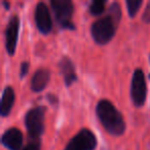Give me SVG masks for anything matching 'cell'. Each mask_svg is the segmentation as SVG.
Masks as SVG:
<instances>
[{
    "instance_id": "obj_11",
    "label": "cell",
    "mask_w": 150,
    "mask_h": 150,
    "mask_svg": "<svg viewBox=\"0 0 150 150\" xmlns=\"http://www.w3.org/2000/svg\"><path fill=\"white\" fill-rule=\"evenodd\" d=\"M50 78V73L46 68H39L35 71L31 79V90L39 93L46 88Z\"/></svg>"
},
{
    "instance_id": "obj_17",
    "label": "cell",
    "mask_w": 150,
    "mask_h": 150,
    "mask_svg": "<svg viewBox=\"0 0 150 150\" xmlns=\"http://www.w3.org/2000/svg\"><path fill=\"white\" fill-rule=\"evenodd\" d=\"M142 20H143L144 23L150 24V1L147 3V5H146V8H145V11H144V13H143Z\"/></svg>"
},
{
    "instance_id": "obj_18",
    "label": "cell",
    "mask_w": 150,
    "mask_h": 150,
    "mask_svg": "<svg viewBox=\"0 0 150 150\" xmlns=\"http://www.w3.org/2000/svg\"><path fill=\"white\" fill-rule=\"evenodd\" d=\"M28 72H29V63L28 62H23L21 64V71H20V76H21V78H24L26 76V75L28 74Z\"/></svg>"
},
{
    "instance_id": "obj_2",
    "label": "cell",
    "mask_w": 150,
    "mask_h": 150,
    "mask_svg": "<svg viewBox=\"0 0 150 150\" xmlns=\"http://www.w3.org/2000/svg\"><path fill=\"white\" fill-rule=\"evenodd\" d=\"M117 26L118 23L108 15L94 22L91 28V33L96 43L101 45L108 43L114 37Z\"/></svg>"
},
{
    "instance_id": "obj_1",
    "label": "cell",
    "mask_w": 150,
    "mask_h": 150,
    "mask_svg": "<svg viewBox=\"0 0 150 150\" xmlns=\"http://www.w3.org/2000/svg\"><path fill=\"white\" fill-rule=\"evenodd\" d=\"M96 113L99 120L109 134L113 136H121L125 132V121L122 114L117 108L106 99L98 102Z\"/></svg>"
},
{
    "instance_id": "obj_14",
    "label": "cell",
    "mask_w": 150,
    "mask_h": 150,
    "mask_svg": "<svg viewBox=\"0 0 150 150\" xmlns=\"http://www.w3.org/2000/svg\"><path fill=\"white\" fill-rule=\"evenodd\" d=\"M105 11V1L103 0H94L90 5V13L93 16H100Z\"/></svg>"
},
{
    "instance_id": "obj_7",
    "label": "cell",
    "mask_w": 150,
    "mask_h": 150,
    "mask_svg": "<svg viewBox=\"0 0 150 150\" xmlns=\"http://www.w3.org/2000/svg\"><path fill=\"white\" fill-rule=\"evenodd\" d=\"M20 30V18L18 15H13L7 23L5 29V48L9 56H13L17 47Z\"/></svg>"
},
{
    "instance_id": "obj_8",
    "label": "cell",
    "mask_w": 150,
    "mask_h": 150,
    "mask_svg": "<svg viewBox=\"0 0 150 150\" xmlns=\"http://www.w3.org/2000/svg\"><path fill=\"white\" fill-rule=\"evenodd\" d=\"M34 20L38 30L43 34H48L52 31V22L50 9L43 2H38L34 11Z\"/></svg>"
},
{
    "instance_id": "obj_4",
    "label": "cell",
    "mask_w": 150,
    "mask_h": 150,
    "mask_svg": "<svg viewBox=\"0 0 150 150\" xmlns=\"http://www.w3.org/2000/svg\"><path fill=\"white\" fill-rule=\"evenodd\" d=\"M52 11L57 22L64 29H75L74 24L71 22V17L74 11V4L71 0H52Z\"/></svg>"
},
{
    "instance_id": "obj_21",
    "label": "cell",
    "mask_w": 150,
    "mask_h": 150,
    "mask_svg": "<svg viewBox=\"0 0 150 150\" xmlns=\"http://www.w3.org/2000/svg\"><path fill=\"white\" fill-rule=\"evenodd\" d=\"M149 61H150V54H149Z\"/></svg>"
},
{
    "instance_id": "obj_16",
    "label": "cell",
    "mask_w": 150,
    "mask_h": 150,
    "mask_svg": "<svg viewBox=\"0 0 150 150\" xmlns=\"http://www.w3.org/2000/svg\"><path fill=\"white\" fill-rule=\"evenodd\" d=\"M41 149V143L39 140H30L29 143L26 145L23 150H40Z\"/></svg>"
},
{
    "instance_id": "obj_10",
    "label": "cell",
    "mask_w": 150,
    "mask_h": 150,
    "mask_svg": "<svg viewBox=\"0 0 150 150\" xmlns=\"http://www.w3.org/2000/svg\"><path fill=\"white\" fill-rule=\"evenodd\" d=\"M59 68H60V72L64 77L65 84L67 86H70L73 82L76 81L77 75H76L75 67L73 65L72 61L68 57H63L61 59L60 62H59Z\"/></svg>"
},
{
    "instance_id": "obj_6",
    "label": "cell",
    "mask_w": 150,
    "mask_h": 150,
    "mask_svg": "<svg viewBox=\"0 0 150 150\" xmlns=\"http://www.w3.org/2000/svg\"><path fill=\"white\" fill-rule=\"evenodd\" d=\"M96 147L95 134L88 129H82L68 142L64 150H95Z\"/></svg>"
},
{
    "instance_id": "obj_5",
    "label": "cell",
    "mask_w": 150,
    "mask_h": 150,
    "mask_svg": "<svg viewBox=\"0 0 150 150\" xmlns=\"http://www.w3.org/2000/svg\"><path fill=\"white\" fill-rule=\"evenodd\" d=\"M147 86H146L145 75L142 69H136L134 71L131 82V98L134 105L142 107L146 101Z\"/></svg>"
},
{
    "instance_id": "obj_9",
    "label": "cell",
    "mask_w": 150,
    "mask_h": 150,
    "mask_svg": "<svg viewBox=\"0 0 150 150\" xmlns=\"http://www.w3.org/2000/svg\"><path fill=\"white\" fill-rule=\"evenodd\" d=\"M1 142L9 150H21L23 146V134L19 129L11 127L4 132Z\"/></svg>"
},
{
    "instance_id": "obj_13",
    "label": "cell",
    "mask_w": 150,
    "mask_h": 150,
    "mask_svg": "<svg viewBox=\"0 0 150 150\" xmlns=\"http://www.w3.org/2000/svg\"><path fill=\"white\" fill-rule=\"evenodd\" d=\"M125 4H127V7L129 16L131 18H134L137 15L139 8L142 6L143 1H142V0H127V1H125Z\"/></svg>"
},
{
    "instance_id": "obj_15",
    "label": "cell",
    "mask_w": 150,
    "mask_h": 150,
    "mask_svg": "<svg viewBox=\"0 0 150 150\" xmlns=\"http://www.w3.org/2000/svg\"><path fill=\"white\" fill-rule=\"evenodd\" d=\"M108 16H110L113 20L117 22L119 24L121 19V8H120V5L118 4L117 2H113L111 3V5L109 6L108 8Z\"/></svg>"
},
{
    "instance_id": "obj_3",
    "label": "cell",
    "mask_w": 150,
    "mask_h": 150,
    "mask_svg": "<svg viewBox=\"0 0 150 150\" xmlns=\"http://www.w3.org/2000/svg\"><path fill=\"white\" fill-rule=\"evenodd\" d=\"M46 108L37 106L30 109L25 116V125L29 134L30 140H39L44 132V118Z\"/></svg>"
},
{
    "instance_id": "obj_19",
    "label": "cell",
    "mask_w": 150,
    "mask_h": 150,
    "mask_svg": "<svg viewBox=\"0 0 150 150\" xmlns=\"http://www.w3.org/2000/svg\"><path fill=\"white\" fill-rule=\"evenodd\" d=\"M47 98H48V102H50V104H52V105H54V106L58 105L59 100H58V98H57V97L54 96V95L48 94V95H47Z\"/></svg>"
},
{
    "instance_id": "obj_12",
    "label": "cell",
    "mask_w": 150,
    "mask_h": 150,
    "mask_svg": "<svg viewBox=\"0 0 150 150\" xmlns=\"http://www.w3.org/2000/svg\"><path fill=\"white\" fill-rule=\"evenodd\" d=\"M15 100L16 94L13 88L11 86H6L3 90L2 97H1V106H0V114L3 117L9 115L11 108L15 104Z\"/></svg>"
},
{
    "instance_id": "obj_20",
    "label": "cell",
    "mask_w": 150,
    "mask_h": 150,
    "mask_svg": "<svg viewBox=\"0 0 150 150\" xmlns=\"http://www.w3.org/2000/svg\"><path fill=\"white\" fill-rule=\"evenodd\" d=\"M3 4L5 5V9H9V3L5 2V1H3Z\"/></svg>"
}]
</instances>
